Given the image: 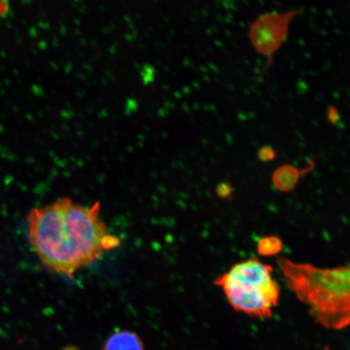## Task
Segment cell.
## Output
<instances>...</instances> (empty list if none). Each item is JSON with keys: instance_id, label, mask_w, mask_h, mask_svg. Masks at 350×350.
<instances>
[{"instance_id": "obj_1", "label": "cell", "mask_w": 350, "mask_h": 350, "mask_svg": "<svg viewBox=\"0 0 350 350\" xmlns=\"http://www.w3.org/2000/svg\"><path fill=\"white\" fill-rule=\"evenodd\" d=\"M30 244L46 269L70 279L120 246L100 218V204L92 206L59 198L27 217Z\"/></svg>"}, {"instance_id": "obj_2", "label": "cell", "mask_w": 350, "mask_h": 350, "mask_svg": "<svg viewBox=\"0 0 350 350\" xmlns=\"http://www.w3.org/2000/svg\"><path fill=\"white\" fill-rule=\"evenodd\" d=\"M275 262L288 288L319 325L332 330L350 325V262L323 269L286 257Z\"/></svg>"}, {"instance_id": "obj_3", "label": "cell", "mask_w": 350, "mask_h": 350, "mask_svg": "<svg viewBox=\"0 0 350 350\" xmlns=\"http://www.w3.org/2000/svg\"><path fill=\"white\" fill-rule=\"evenodd\" d=\"M273 269L256 258L241 261L216 279L235 312L269 319L278 306L281 291L273 277Z\"/></svg>"}, {"instance_id": "obj_4", "label": "cell", "mask_w": 350, "mask_h": 350, "mask_svg": "<svg viewBox=\"0 0 350 350\" xmlns=\"http://www.w3.org/2000/svg\"><path fill=\"white\" fill-rule=\"evenodd\" d=\"M103 350H146L143 341L133 332L121 330L112 334L105 343Z\"/></svg>"}, {"instance_id": "obj_5", "label": "cell", "mask_w": 350, "mask_h": 350, "mask_svg": "<svg viewBox=\"0 0 350 350\" xmlns=\"http://www.w3.org/2000/svg\"><path fill=\"white\" fill-rule=\"evenodd\" d=\"M300 173L299 170L292 165H283L275 170L273 175L274 185L282 191L294 189L299 182Z\"/></svg>"}, {"instance_id": "obj_6", "label": "cell", "mask_w": 350, "mask_h": 350, "mask_svg": "<svg viewBox=\"0 0 350 350\" xmlns=\"http://www.w3.org/2000/svg\"><path fill=\"white\" fill-rule=\"evenodd\" d=\"M282 249V240L275 236L262 238L258 243L257 250L260 255L271 256L277 255Z\"/></svg>"}, {"instance_id": "obj_7", "label": "cell", "mask_w": 350, "mask_h": 350, "mask_svg": "<svg viewBox=\"0 0 350 350\" xmlns=\"http://www.w3.org/2000/svg\"><path fill=\"white\" fill-rule=\"evenodd\" d=\"M8 5L7 3L0 1V14H3V13H5L8 10Z\"/></svg>"}]
</instances>
